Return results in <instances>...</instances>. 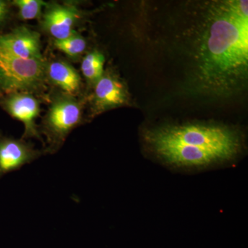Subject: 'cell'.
I'll list each match as a JSON object with an SVG mask.
<instances>
[{
	"instance_id": "cell-1",
	"label": "cell",
	"mask_w": 248,
	"mask_h": 248,
	"mask_svg": "<svg viewBox=\"0 0 248 248\" xmlns=\"http://www.w3.org/2000/svg\"><path fill=\"white\" fill-rule=\"evenodd\" d=\"M248 3L241 0L195 3L179 36L192 89L228 98L247 84Z\"/></svg>"
},
{
	"instance_id": "cell-2",
	"label": "cell",
	"mask_w": 248,
	"mask_h": 248,
	"mask_svg": "<svg viewBox=\"0 0 248 248\" xmlns=\"http://www.w3.org/2000/svg\"><path fill=\"white\" fill-rule=\"evenodd\" d=\"M146 135L213 151L229 160L239 154L242 147L241 135L234 129L213 124L167 125L146 130Z\"/></svg>"
},
{
	"instance_id": "cell-3",
	"label": "cell",
	"mask_w": 248,
	"mask_h": 248,
	"mask_svg": "<svg viewBox=\"0 0 248 248\" xmlns=\"http://www.w3.org/2000/svg\"><path fill=\"white\" fill-rule=\"evenodd\" d=\"M45 60H24L0 50V97L15 93L34 94L45 89Z\"/></svg>"
},
{
	"instance_id": "cell-4",
	"label": "cell",
	"mask_w": 248,
	"mask_h": 248,
	"mask_svg": "<svg viewBox=\"0 0 248 248\" xmlns=\"http://www.w3.org/2000/svg\"><path fill=\"white\" fill-rule=\"evenodd\" d=\"M82 102L76 97L64 93L53 97L41 125L48 144L45 153L53 154L61 148L72 130L82 123Z\"/></svg>"
},
{
	"instance_id": "cell-5",
	"label": "cell",
	"mask_w": 248,
	"mask_h": 248,
	"mask_svg": "<svg viewBox=\"0 0 248 248\" xmlns=\"http://www.w3.org/2000/svg\"><path fill=\"white\" fill-rule=\"evenodd\" d=\"M93 88L90 97L92 118L106 111L130 104L128 86L112 70L104 71Z\"/></svg>"
},
{
	"instance_id": "cell-6",
	"label": "cell",
	"mask_w": 248,
	"mask_h": 248,
	"mask_svg": "<svg viewBox=\"0 0 248 248\" xmlns=\"http://www.w3.org/2000/svg\"><path fill=\"white\" fill-rule=\"evenodd\" d=\"M0 107L11 117L24 125L22 138H35L44 143L36 120L40 116V101L34 94L27 93H15L0 97Z\"/></svg>"
},
{
	"instance_id": "cell-7",
	"label": "cell",
	"mask_w": 248,
	"mask_h": 248,
	"mask_svg": "<svg viewBox=\"0 0 248 248\" xmlns=\"http://www.w3.org/2000/svg\"><path fill=\"white\" fill-rule=\"evenodd\" d=\"M81 17V11L72 3H47L41 17V27L55 40H63L76 31Z\"/></svg>"
},
{
	"instance_id": "cell-8",
	"label": "cell",
	"mask_w": 248,
	"mask_h": 248,
	"mask_svg": "<svg viewBox=\"0 0 248 248\" xmlns=\"http://www.w3.org/2000/svg\"><path fill=\"white\" fill-rule=\"evenodd\" d=\"M40 35L26 27L16 28L0 34V50L24 60H44L41 51Z\"/></svg>"
},
{
	"instance_id": "cell-9",
	"label": "cell",
	"mask_w": 248,
	"mask_h": 248,
	"mask_svg": "<svg viewBox=\"0 0 248 248\" xmlns=\"http://www.w3.org/2000/svg\"><path fill=\"white\" fill-rule=\"evenodd\" d=\"M33 144L22 140L0 137V178L31 164L42 155Z\"/></svg>"
},
{
	"instance_id": "cell-10",
	"label": "cell",
	"mask_w": 248,
	"mask_h": 248,
	"mask_svg": "<svg viewBox=\"0 0 248 248\" xmlns=\"http://www.w3.org/2000/svg\"><path fill=\"white\" fill-rule=\"evenodd\" d=\"M46 78L62 93L76 97L81 89V79L79 73L71 64L64 60L46 62Z\"/></svg>"
},
{
	"instance_id": "cell-11",
	"label": "cell",
	"mask_w": 248,
	"mask_h": 248,
	"mask_svg": "<svg viewBox=\"0 0 248 248\" xmlns=\"http://www.w3.org/2000/svg\"><path fill=\"white\" fill-rule=\"evenodd\" d=\"M105 57L98 50H92L82 59L81 71L86 82L90 86H94L104 74Z\"/></svg>"
},
{
	"instance_id": "cell-12",
	"label": "cell",
	"mask_w": 248,
	"mask_h": 248,
	"mask_svg": "<svg viewBox=\"0 0 248 248\" xmlns=\"http://www.w3.org/2000/svg\"><path fill=\"white\" fill-rule=\"evenodd\" d=\"M54 46L67 56L76 60L84 54L87 45L84 37L76 31L66 39L54 40Z\"/></svg>"
},
{
	"instance_id": "cell-13",
	"label": "cell",
	"mask_w": 248,
	"mask_h": 248,
	"mask_svg": "<svg viewBox=\"0 0 248 248\" xmlns=\"http://www.w3.org/2000/svg\"><path fill=\"white\" fill-rule=\"evenodd\" d=\"M11 4L19 10V16L22 20L41 19L42 9L46 2L42 0H15Z\"/></svg>"
},
{
	"instance_id": "cell-14",
	"label": "cell",
	"mask_w": 248,
	"mask_h": 248,
	"mask_svg": "<svg viewBox=\"0 0 248 248\" xmlns=\"http://www.w3.org/2000/svg\"><path fill=\"white\" fill-rule=\"evenodd\" d=\"M11 1L0 0V28L6 24L11 16Z\"/></svg>"
}]
</instances>
